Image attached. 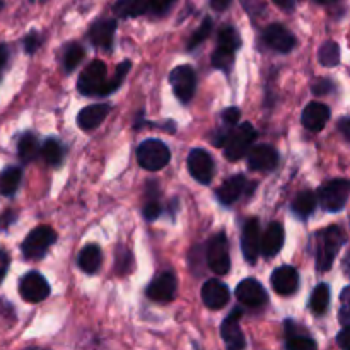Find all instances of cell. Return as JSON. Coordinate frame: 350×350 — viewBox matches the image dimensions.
<instances>
[{
  "label": "cell",
  "instance_id": "6da1fadb",
  "mask_svg": "<svg viewBox=\"0 0 350 350\" xmlns=\"http://www.w3.org/2000/svg\"><path fill=\"white\" fill-rule=\"evenodd\" d=\"M345 243V232L338 226H330L320 232L317 248V269L318 272H328L334 265L335 256Z\"/></svg>",
  "mask_w": 350,
  "mask_h": 350
},
{
  "label": "cell",
  "instance_id": "7a4b0ae2",
  "mask_svg": "<svg viewBox=\"0 0 350 350\" xmlns=\"http://www.w3.org/2000/svg\"><path fill=\"white\" fill-rule=\"evenodd\" d=\"M139 164L147 171H159L167 166L171 159V152L164 142L157 139H149L142 142L137 149Z\"/></svg>",
  "mask_w": 350,
  "mask_h": 350
},
{
  "label": "cell",
  "instance_id": "3957f363",
  "mask_svg": "<svg viewBox=\"0 0 350 350\" xmlns=\"http://www.w3.org/2000/svg\"><path fill=\"white\" fill-rule=\"evenodd\" d=\"M55 239H57V232L53 231L48 226H38L34 228L29 234L26 236V239L23 241V255L26 260H40L43 258L44 253L50 250V246L53 245Z\"/></svg>",
  "mask_w": 350,
  "mask_h": 350
},
{
  "label": "cell",
  "instance_id": "277c9868",
  "mask_svg": "<svg viewBox=\"0 0 350 350\" xmlns=\"http://www.w3.org/2000/svg\"><path fill=\"white\" fill-rule=\"evenodd\" d=\"M350 198V181L349 180H332L327 181L318 191V200L321 207L328 212H338L347 205Z\"/></svg>",
  "mask_w": 350,
  "mask_h": 350
},
{
  "label": "cell",
  "instance_id": "5b68a950",
  "mask_svg": "<svg viewBox=\"0 0 350 350\" xmlns=\"http://www.w3.org/2000/svg\"><path fill=\"white\" fill-rule=\"evenodd\" d=\"M256 139V130L252 123H243L232 133H229L228 140L224 144V156L228 161L241 159L246 152L250 150V146L255 142Z\"/></svg>",
  "mask_w": 350,
  "mask_h": 350
},
{
  "label": "cell",
  "instance_id": "8992f818",
  "mask_svg": "<svg viewBox=\"0 0 350 350\" xmlns=\"http://www.w3.org/2000/svg\"><path fill=\"white\" fill-rule=\"evenodd\" d=\"M106 82V65L101 60H92L79 77L77 89L84 96H103Z\"/></svg>",
  "mask_w": 350,
  "mask_h": 350
},
{
  "label": "cell",
  "instance_id": "52a82bcc",
  "mask_svg": "<svg viewBox=\"0 0 350 350\" xmlns=\"http://www.w3.org/2000/svg\"><path fill=\"white\" fill-rule=\"evenodd\" d=\"M207 263L211 270L217 275H226L231 269V258H229V243L224 232L214 236L208 243L207 248Z\"/></svg>",
  "mask_w": 350,
  "mask_h": 350
},
{
  "label": "cell",
  "instance_id": "ba28073f",
  "mask_svg": "<svg viewBox=\"0 0 350 350\" xmlns=\"http://www.w3.org/2000/svg\"><path fill=\"white\" fill-rule=\"evenodd\" d=\"M170 82L173 85V91L176 98L181 103H188L195 94V88H197V75L190 65H180V67L173 68L170 74Z\"/></svg>",
  "mask_w": 350,
  "mask_h": 350
},
{
  "label": "cell",
  "instance_id": "9c48e42d",
  "mask_svg": "<svg viewBox=\"0 0 350 350\" xmlns=\"http://www.w3.org/2000/svg\"><path fill=\"white\" fill-rule=\"evenodd\" d=\"M19 294L26 303H41L50 296V286L41 273L29 272L21 279Z\"/></svg>",
  "mask_w": 350,
  "mask_h": 350
},
{
  "label": "cell",
  "instance_id": "30bf717a",
  "mask_svg": "<svg viewBox=\"0 0 350 350\" xmlns=\"http://www.w3.org/2000/svg\"><path fill=\"white\" fill-rule=\"evenodd\" d=\"M188 170L190 174L202 185H208L214 178L215 164L211 154L204 149H193L188 154Z\"/></svg>",
  "mask_w": 350,
  "mask_h": 350
},
{
  "label": "cell",
  "instance_id": "8fae6325",
  "mask_svg": "<svg viewBox=\"0 0 350 350\" xmlns=\"http://www.w3.org/2000/svg\"><path fill=\"white\" fill-rule=\"evenodd\" d=\"M241 250L248 263H255L262 253V231H260L258 219H250L245 224L241 236Z\"/></svg>",
  "mask_w": 350,
  "mask_h": 350
},
{
  "label": "cell",
  "instance_id": "7c38bea8",
  "mask_svg": "<svg viewBox=\"0 0 350 350\" xmlns=\"http://www.w3.org/2000/svg\"><path fill=\"white\" fill-rule=\"evenodd\" d=\"M263 40L272 50L280 51V53H289L296 46V38L287 27L282 24H270L263 33Z\"/></svg>",
  "mask_w": 350,
  "mask_h": 350
},
{
  "label": "cell",
  "instance_id": "4fadbf2b",
  "mask_svg": "<svg viewBox=\"0 0 350 350\" xmlns=\"http://www.w3.org/2000/svg\"><path fill=\"white\" fill-rule=\"evenodd\" d=\"M236 297L239 303L250 308H258L265 304L267 301V291L263 289L262 284L255 279H245L238 284L236 287Z\"/></svg>",
  "mask_w": 350,
  "mask_h": 350
},
{
  "label": "cell",
  "instance_id": "5bb4252c",
  "mask_svg": "<svg viewBox=\"0 0 350 350\" xmlns=\"http://www.w3.org/2000/svg\"><path fill=\"white\" fill-rule=\"evenodd\" d=\"M279 164V152L269 144H260L250 150L248 166L255 171H272Z\"/></svg>",
  "mask_w": 350,
  "mask_h": 350
},
{
  "label": "cell",
  "instance_id": "9a60e30c",
  "mask_svg": "<svg viewBox=\"0 0 350 350\" xmlns=\"http://www.w3.org/2000/svg\"><path fill=\"white\" fill-rule=\"evenodd\" d=\"M176 277L173 273H163L152 280V284L147 287L146 294L149 299L156 301V303H167L176 294Z\"/></svg>",
  "mask_w": 350,
  "mask_h": 350
},
{
  "label": "cell",
  "instance_id": "2e32d148",
  "mask_svg": "<svg viewBox=\"0 0 350 350\" xmlns=\"http://www.w3.org/2000/svg\"><path fill=\"white\" fill-rule=\"evenodd\" d=\"M229 297H231V293H229L228 286L217 279L207 280L202 287V299H204L205 306L211 308V310L224 308L229 303Z\"/></svg>",
  "mask_w": 350,
  "mask_h": 350
},
{
  "label": "cell",
  "instance_id": "e0dca14e",
  "mask_svg": "<svg viewBox=\"0 0 350 350\" xmlns=\"http://www.w3.org/2000/svg\"><path fill=\"white\" fill-rule=\"evenodd\" d=\"M270 282H272L277 294L291 296V294H294L299 289V273H297L296 269H293V267L289 265L279 267V269L272 273Z\"/></svg>",
  "mask_w": 350,
  "mask_h": 350
},
{
  "label": "cell",
  "instance_id": "ac0fdd59",
  "mask_svg": "<svg viewBox=\"0 0 350 350\" xmlns=\"http://www.w3.org/2000/svg\"><path fill=\"white\" fill-rule=\"evenodd\" d=\"M239 317H241V310L236 308L231 314L224 320L221 327V335L224 338L226 345L232 350H239V349H245L246 347V340H245V335H243L241 328H239Z\"/></svg>",
  "mask_w": 350,
  "mask_h": 350
},
{
  "label": "cell",
  "instance_id": "d6986e66",
  "mask_svg": "<svg viewBox=\"0 0 350 350\" xmlns=\"http://www.w3.org/2000/svg\"><path fill=\"white\" fill-rule=\"evenodd\" d=\"M303 125L311 132H320L327 122L330 120V108L323 103L313 101L304 108L303 111Z\"/></svg>",
  "mask_w": 350,
  "mask_h": 350
},
{
  "label": "cell",
  "instance_id": "ffe728a7",
  "mask_svg": "<svg viewBox=\"0 0 350 350\" xmlns=\"http://www.w3.org/2000/svg\"><path fill=\"white\" fill-rule=\"evenodd\" d=\"M116 31V21L113 19H101L94 23L89 29V40L94 46L101 50H109L113 44V36Z\"/></svg>",
  "mask_w": 350,
  "mask_h": 350
},
{
  "label": "cell",
  "instance_id": "44dd1931",
  "mask_svg": "<svg viewBox=\"0 0 350 350\" xmlns=\"http://www.w3.org/2000/svg\"><path fill=\"white\" fill-rule=\"evenodd\" d=\"M109 113V105L106 103H99V105L85 106L79 111L77 115V125L82 130H94L105 122V118Z\"/></svg>",
  "mask_w": 350,
  "mask_h": 350
},
{
  "label": "cell",
  "instance_id": "7402d4cb",
  "mask_svg": "<svg viewBox=\"0 0 350 350\" xmlns=\"http://www.w3.org/2000/svg\"><path fill=\"white\" fill-rule=\"evenodd\" d=\"M284 246V228L279 222H272L262 238V253L265 256H275Z\"/></svg>",
  "mask_w": 350,
  "mask_h": 350
},
{
  "label": "cell",
  "instance_id": "603a6c76",
  "mask_svg": "<svg viewBox=\"0 0 350 350\" xmlns=\"http://www.w3.org/2000/svg\"><path fill=\"white\" fill-rule=\"evenodd\" d=\"M246 188V178L243 174H238V176H232L229 180H226L222 183V187L217 190V197L222 204L231 205L238 200L243 195Z\"/></svg>",
  "mask_w": 350,
  "mask_h": 350
},
{
  "label": "cell",
  "instance_id": "cb8c5ba5",
  "mask_svg": "<svg viewBox=\"0 0 350 350\" xmlns=\"http://www.w3.org/2000/svg\"><path fill=\"white\" fill-rule=\"evenodd\" d=\"M113 10L122 19L139 17L146 14L147 10H150V0H116Z\"/></svg>",
  "mask_w": 350,
  "mask_h": 350
},
{
  "label": "cell",
  "instance_id": "d4e9b609",
  "mask_svg": "<svg viewBox=\"0 0 350 350\" xmlns=\"http://www.w3.org/2000/svg\"><path fill=\"white\" fill-rule=\"evenodd\" d=\"M101 250L96 245H88L85 248L81 250L79 253V267L84 270L85 273H96L101 267Z\"/></svg>",
  "mask_w": 350,
  "mask_h": 350
},
{
  "label": "cell",
  "instance_id": "484cf974",
  "mask_svg": "<svg viewBox=\"0 0 350 350\" xmlns=\"http://www.w3.org/2000/svg\"><path fill=\"white\" fill-rule=\"evenodd\" d=\"M21 178H23L21 167H5V170L0 173V193H2L3 197H12L17 191V188H19Z\"/></svg>",
  "mask_w": 350,
  "mask_h": 350
},
{
  "label": "cell",
  "instance_id": "4316f807",
  "mask_svg": "<svg viewBox=\"0 0 350 350\" xmlns=\"http://www.w3.org/2000/svg\"><path fill=\"white\" fill-rule=\"evenodd\" d=\"M310 306L317 317L327 313L328 306H330V287L327 284H320V286L314 287L313 294H311Z\"/></svg>",
  "mask_w": 350,
  "mask_h": 350
},
{
  "label": "cell",
  "instance_id": "83f0119b",
  "mask_svg": "<svg viewBox=\"0 0 350 350\" xmlns=\"http://www.w3.org/2000/svg\"><path fill=\"white\" fill-rule=\"evenodd\" d=\"M317 204H318V198L313 191H303V193H299L296 198H294L293 211L296 215L306 219L313 214L314 208H317Z\"/></svg>",
  "mask_w": 350,
  "mask_h": 350
},
{
  "label": "cell",
  "instance_id": "f1b7e54d",
  "mask_svg": "<svg viewBox=\"0 0 350 350\" xmlns=\"http://www.w3.org/2000/svg\"><path fill=\"white\" fill-rule=\"evenodd\" d=\"M17 152L24 163H31V161L36 159V156L40 154V144H38L36 135L24 133L19 140V146H17Z\"/></svg>",
  "mask_w": 350,
  "mask_h": 350
},
{
  "label": "cell",
  "instance_id": "f546056e",
  "mask_svg": "<svg viewBox=\"0 0 350 350\" xmlns=\"http://www.w3.org/2000/svg\"><path fill=\"white\" fill-rule=\"evenodd\" d=\"M84 48L77 43H70L65 46L64 57H62V64H64V68L67 72H72L82 60H84Z\"/></svg>",
  "mask_w": 350,
  "mask_h": 350
},
{
  "label": "cell",
  "instance_id": "4dcf8cb0",
  "mask_svg": "<svg viewBox=\"0 0 350 350\" xmlns=\"http://www.w3.org/2000/svg\"><path fill=\"white\" fill-rule=\"evenodd\" d=\"M318 60L325 67H335L340 62V46L335 41H327L318 51Z\"/></svg>",
  "mask_w": 350,
  "mask_h": 350
},
{
  "label": "cell",
  "instance_id": "1f68e13d",
  "mask_svg": "<svg viewBox=\"0 0 350 350\" xmlns=\"http://www.w3.org/2000/svg\"><path fill=\"white\" fill-rule=\"evenodd\" d=\"M41 154L50 166H58L64 159V147L57 139H48L41 147Z\"/></svg>",
  "mask_w": 350,
  "mask_h": 350
},
{
  "label": "cell",
  "instance_id": "d6a6232c",
  "mask_svg": "<svg viewBox=\"0 0 350 350\" xmlns=\"http://www.w3.org/2000/svg\"><path fill=\"white\" fill-rule=\"evenodd\" d=\"M234 53L236 50H231V48L219 46L215 48L214 55H212V64H214L215 68H221V70L228 72L229 68L232 67V62H234Z\"/></svg>",
  "mask_w": 350,
  "mask_h": 350
},
{
  "label": "cell",
  "instance_id": "836d02e7",
  "mask_svg": "<svg viewBox=\"0 0 350 350\" xmlns=\"http://www.w3.org/2000/svg\"><path fill=\"white\" fill-rule=\"evenodd\" d=\"M289 350H313L317 349V342L308 335H297L293 332H287V344Z\"/></svg>",
  "mask_w": 350,
  "mask_h": 350
},
{
  "label": "cell",
  "instance_id": "e575fe53",
  "mask_svg": "<svg viewBox=\"0 0 350 350\" xmlns=\"http://www.w3.org/2000/svg\"><path fill=\"white\" fill-rule=\"evenodd\" d=\"M219 46L231 48V50H238L239 44H241V40H239V34L234 27L228 26L224 29H221L219 33Z\"/></svg>",
  "mask_w": 350,
  "mask_h": 350
},
{
  "label": "cell",
  "instance_id": "d590c367",
  "mask_svg": "<svg viewBox=\"0 0 350 350\" xmlns=\"http://www.w3.org/2000/svg\"><path fill=\"white\" fill-rule=\"evenodd\" d=\"M130 70V62H123V64H120L118 67H116V74L115 77L111 79V81L106 82L105 85V91H103V96L105 94H111V92H115L116 89L120 88V84L123 82V79H125L126 72Z\"/></svg>",
  "mask_w": 350,
  "mask_h": 350
},
{
  "label": "cell",
  "instance_id": "8d00e7d4",
  "mask_svg": "<svg viewBox=\"0 0 350 350\" xmlns=\"http://www.w3.org/2000/svg\"><path fill=\"white\" fill-rule=\"evenodd\" d=\"M211 31H212V21L205 19L204 23L200 24V27H198V29L190 36V41H188V50H195L198 44L204 43V41L208 38V34H211Z\"/></svg>",
  "mask_w": 350,
  "mask_h": 350
},
{
  "label": "cell",
  "instance_id": "74e56055",
  "mask_svg": "<svg viewBox=\"0 0 350 350\" xmlns=\"http://www.w3.org/2000/svg\"><path fill=\"white\" fill-rule=\"evenodd\" d=\"M342 323H350V286L345 287L340 294V313H338Z\"/></svg>",
  "mask_w": 350,
  "mask_h": 350
},
{
  "label": "cell",
  "instance_id": "f35d334b",
  "mask_svg": "<svg viewBox=\"0 0 350 350\" xmlns=\"http://www.w3.org/2000/svg\"><path fill=\"white\" fill-rule=\"evenodd\" d=\"M41 44V36L38 33H29L26 38H24V50L27 51V53H34V51L40 48Z\"/></svg>",
  "mask_w": 350,
  "mask_h": 350
},
{
  "label": "cell",
  "instance_id": "ab89813d",
  "mask_svg": "<svg viewBox=\"0 0 350 350\" xmlns=\"http://www.w3.org/2000/svg\"><path fill=\"white\" fill-rule=\"evenodd\" d=\"M161 214V205L157 204L154 198H150V202H147V205L144 207V217L147 219V221H154V219L159 217Z\"/></svg>",
  "mask_w": 350,
  "mask_h": 350
},
{
  "label": "cell",
  "instance_id": "60d3db41",
  "mask_svg": "<svg viewBox=\"0 0 350 350\" xmlns=\"http://www.w3.org/2000/svg\"><path fill=\"white\" fill-rule=\"evenodd\" d=\"M173 2L174 0H150V10L161 16V14H166L171 9Z\"/></svg>",
  "mask_w": 350,
  "mask_h": 350
},
{
  "label": "cell",
  "instance_id": "b9f144b4",
  "mask_svg": "<svg viewBox=\"0 0 350 350\" xmlns=\"http://www.w3.org/2000/svg\"><path fill=\"white\" fill-rule=\"evenodd\" d=\"M239 115H241V113H239L238 108H228L224 113H222V118H224L226 125H231L232 126V125H234V123H238Z\"/></svg>",
  "mask_w": 350,
  "mask_h": 350
},
{
  "label": "cell",
  "instance_id": "7bdbcfd3",
  "mask_svg": "<svg viewBox=\"0 0 350 350\" xmlns=\"http://www.w3.org/2000/svg\"><path fill=\"white\" fill-rule=\"evenodd\" d=\"M337 344L340 345L342 349L350 350V323L347 325V327L344 328V330L340 332V334H338V337H337Z\"/></svg>",
  "mask_w": 350,
  "mask_h": 350
},
{
  "label": "cell",
  "instance_id": "ee69618b",
  "mask_svg": "<svg viewBox=\"0 0 350 350\" xmlns=\"http://www.w3.org/2000/svg\"><path fill=\"white\" fill-rule=\"evenodd\" d=\"M330 89L332 82L327 81V79H320V81L313 85V91L317 92V94H327V92H330Z\"/></svg>",
  "mask_w": 350,
  "mask_h": 350
},
{
  "label": "cell",
  "instance_id": "f6af8a7d",
  "mask_svg": "<svg viewBox=\"0 0 350 350\" xmlns=\"http://www.w3.org/2000/svg\"><path fill=\"white\" fill-rule=\"evenodd\" d=\"M7 62H9V46L7 44H0V75H2Z\"/></svg>",
  "mask_w": 350,
  "mask_h": 350
},
{
  "label": "cell",
  "instance_id": "bcb514c9",
  "mask_svg": "<svg viewBox=\"0 0 350 350\" xmlns=\"http://www.w3.org/2000/svg\"><path fill=\"white\" fill-rule=\"evenodd\" d=\"M272 2L282 10H287V12H293L294 7H296V0H272Z\"/></svg>",
  "mask_w": 350,
  "mask_h": 350
},
{
  "label": "cell",
  "instance_id": "7dc6e473",
  "mask_svg": "<svg viewBox=\"0 0 350 350\" xmlns=\"http://www.w3.org/2000/svg\"><path fill=\"white\" fill-rule=\"evenodd\" d=\"M338 130H340L342 135H344L350 142V116L340 120V123H338Z\"/></svg>",
  "mask_w": 350,
  "mask_h": 350
},
{
  "label": "cell",
  "instance_id": "c3c4849f",
  "mask_svg": "<svg viewBox=\"0 0 350 350\" xmlns=\"http://www.w3.org/2000/svg\"><path fill=\"white\" fill-rule=\"evenodd\" d=\"M211 5L212 9L222 12V10H226L229 5H231V0H211Z\"/></svg>",
  "mask_w": 350,
  "mask_h": 350
},
{
  "label": "cell",
  "instance_id": "681fc988",
  "mask_svg": "<svg viewBox=\"0 0 350 350\" xmlns=\"http://www.w3.org/2000/svg\"><path fill=\"white\" fill-rule=\"evenodd\" d=\"M7 275V265L3 263V265H0V284L3 282V277Z\"/></svg>",
  "mask_w": 350,
  "mask_h": 350
},
{
  "label": "cell",
  "instance_id": "f907efd6",
  "mask_svg": "<svg viewBox=\"0 0 350 350\" xmlns=\"http://www.w3.org/2000/svg\"><path fill=\"white\" fill-rule=\"evenodd\" d=\"M317 2H320V3H334V2H337V0H317Z\"/></svg>",
  "mask_w": 350,
  "mask_h": 350
},
{
  "label": "cell",
  "instance_id": "816d5d0a",
  "mask_svg": "<svg viewBox=\"0 0 350 350\" xmlns=\"http://www.w3.org/2000/svg\"><path fill=\"white\" fill-rule=\"evenodd\" d=\"M7 256V253L5 252H2V250H0V258H5Z\"/></svg>",
  "mask_w": 350,
  "mask_h": 350
},
{
  "label": "cell",
  "instance_id": "f5cc1de1",
  "mask_svg": "<svg viewBox=\"0 0 350 350\" xmlns=\"http://www.w3.org/2000/svg\"><path fill=\"white\" fill-rule=\"evenodd\" d=\"M345 267H347V270H349V275H350V263H349V265H345Z\"/></svg>",
  "mask_w": 350,
  "mask_h": 350
}]
</instances>
